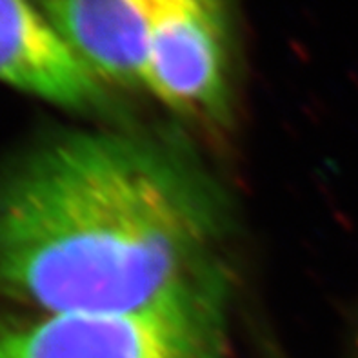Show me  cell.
<instances>
[{"label":"cell","instance_id":"1","mask_svg":"<svg viewBox=\"0 0 358 358\" xmlns=\"http://www.w3.org/2000/svg\"><path fill=\"white\" fill-rule=\"evenodd\" d=\"M217 231L208 189L175 155L66 133L0 173V299L38 313L144 308L217 269Z\"/></svg>","mask_w":358,"mask_h":358},{"label":"cell","instance_id":"2","mask_svg":"<svg viewBox=\"0 0 358 358\" xmlns=\"http://www.w3.org/2000/svg\"><path fill=\"white\" fill-rule=\"evenodd\" d=\"M218 269L144 308L0 315V358H229Z\"/></svg>","mask_w":358,"mask_h":358},{"label":"cell","instance_id":"7","mask_svg":"<svg viewBox=\"0 0 358 358\" xmlns=\"http://www.w3.org/2000/svg\"><path fill=\"white\" fill-rule=\"evenodd\" d=\"M353 358H358V335H357V341H355V355Z\"/></svg>","mask_w":358,"mask_h":358},{"label":"cell","instance_id":"5","mask_svg":"<svg viewBox=\"0 0 358 358\" xmlns=\"http://www.w3.org/2000/svg\"><path fill=\"white\" fill-rule=\"evenodd\" d=\"M55 31L102 84L145 91L144 0H36Z\"/></svg>","mask_w":358,"mask_h":358},{"label":"cell","instance_id":"4","mask_svg":"<svg viewBox=\"0 0 358 358\" xmlns=\"http://www.w3.org/2000/svg\"><path fill=\"white\" fill-rule=\"evenodd\" d=\"M0 82L75 111H93L106 86L73 55L36 0H0Z\"/></svg>","mask_w":358,"mask_h":358},{"label":"cell","instance_id":"6","mask_svg":"<svg viewBox=\"0 0 358 358\" xmlns=\"http://www.w3.org/2000/svg\"><path fill=\"white\" fill-rule=\"evenodd\" d=\"M259 358H286L282 355V351H278L277 348H273L271 344H264L262 350H260Z\"/></svg>","mask_w":358,"mask_h":358},{"label":"cell","instance_id":"3","mask_svg":"<svg viewBox=\"0 0 358 358\" xmlns=\"http://www.w3.org/2000/svg\"><path fill=\"white\" fill-rule=\"evenodd\" d=\"M145 91L171 111L220 120L227 109L226 0H144Z\"/></svg>","mask_w":358,"mask_h":358}]
</instances>
